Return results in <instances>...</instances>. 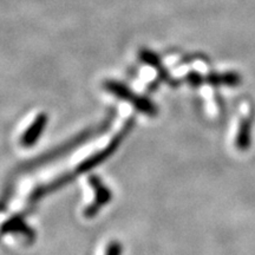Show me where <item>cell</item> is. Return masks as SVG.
I'll use <instances>...</instances> for the list:
<instances>
[{
  "mask_svg": "<svg viewBox=\"0 0 255 255\" xmlns=\"http://www.w3.org/2000/svg\"><path fill=\"white\" fill-rule=\"evenodd\" d=\"M132 126H133V121L132 122L131 121H129V122L126 124V127H124V129L121 130L120 133H117L116 137H115L113 141L110 142V144L108 145L107 148L103 149V150H101L100 152H97V154L90 156L89 158L84 159L82 163H79L77 165V168H75L72 171H70V173L63 175V176H60L59 178H57V180L52 181V182L45 184V186L34 189L30 195L31 202H36V201L43 199L44 196L49 195V194L53 193V191L58 190L62 187L66 186V184H69L70 182H72V181L75 180V177L87 173V171L91 170V169L97 167V165H100L102 162H104V159L110 157V156L115 152V150L119 148V145L121 144V141H122L124 137L128 135V132L130 131V129H131Z\"/></svg>",
  "mask_w": 255,
  "mask_h": 255,
  "instance_id": "obj_1",
  "label": "cell"
},
{
  "mask_svg": "<svg viewBox=\"0 0 255 255\" xmlns=\"http://www.w3.org/2000/svg\"><path fill=\"white\" fill-rule=\"evenodd\" d=\"M104 89L108 92H110L111 95L115 96V97L131 104L139 113L144 114L149 117L157 116L158 109L154 102L149 100V98L143 97V96L137 95L136 92L130 90L123 83L114 81V79H109V81L104 82Z\"/></svg>",
  "mask_w": 255,
  "mask_h": 255,
  "instance_id": "obj_2",
  "label": "cell"
},
{
  "mask_svg": "<svg viewBox=\"0 0 255 255\" xmlns=\"http://www.w3.org/2000/svg\"><path fill=\"white\" fill-rule=\"evenodd\" d=\"M89 183L94 189V193L96 195V199L91 205L87 207V209L84 210V216L88 219H92L94 216L98 214V212L102 209V207L107 206L113 199V193H111L109 188H108L103 183V181L101 180L97 175H91L89 177Z\"/></svg>",
  "mask_w": 255,
  "mask_h": 255,
  "instance_id": "obj_3",
  "label": "cell"
},
{
  "mask_svg": "<svg viewBox=\"0 0 255 255\" xmlns=\"http://www.w3.org/2000/svg\"><path fill=\"white\" fill-rule=\"evenodd\" d=\"M47 122H49V116L45 113H40L39 115H37L36 119L31 123V126L25 130L23 136H21V145L25 146V148H30V146L36 144L41 133H43L44 129H45Z\"/></svg>",
  "mask_w": 255,
  "mask_h": 255,
  "instance_id": "obj_4",
  "label": "cell"
},
{
  "mask_svg": "<svg viewBox=\"0 0 255 255\" xmlns=\"http://www.w3.org/2000/svg\"><path fill=\"white\" fill-rule=\"evenodd\" d=\"M1 233L2 234H6V233H19V234H23L25 238H27L28 240H34V232L25 223L21 216H14V218L6 221L1 226Z\"/></svg>",
  "mask_w": 255,
  "mask_h": 255,
  "instance_id": "obj_5",
  "label": "cell"
},
{
  "mask_svg": "<svg viewBox=\"0 0 255 255\" xmlns=\"http://www.w3.org/2000/svg\"><path fill=\"white\" fill-rule=\"evenodd\" d=\"M139 58H141L142 62H144L148 65H150L155 70H157L159 75L162 76L164 79H168V75L165 69L163 68V64H162L161 60H159L158 56L156 53L152 52V51L148 49H142L139 51Z\"/></svg>",
  "mask_w": 255,
  "mask_h": 255,
  "instance_id": "obj_6",
  "label": "cell"
},
{
  "mask_svg": "<svg viewBox=\"0 0 255 255\" xmlns=\"http://www.w3.org/2000/svg\"><path fill=\"white\" fill-rule=\"evenodd\" d=\"M235 144L240 150H245L251 144V123L248 120H242L238 129Z\"/></svg>",
  "mask_w": 255,
  "mask_h": 255,
  "instance_id": "obj_7",
  "label": "cell"
},
{
  "mask_svg": "<svg viewBox=\"0 0 255 255\" xmlns=\"http://www.w3.org/2000/svg\"><path fill=\"white\" fill-rule=\"evenodd\" d=\"M210 85H235L238 84L239 77L235 73H225V75H209L206 78Z\"/></svg>",
  "mask_w": 255,
  "mask_h": 255,
  "instance_id": "obj_8",
  "label": "cell"
},
{
  "mask_svg": "<svg viewBox=\"0 0 255 255\" xmlns=\"http://www.w3.org/2000/svg\"><path fill=\"white\" fill-rule=\"evenodd\" d=\"M122 254V245L119 241H111L108 245L105 255H121Z\"/></svg>",
  "mask_w": 255,
  "mask_h": 255,
  "instance_id": "obj_9",
  "label": "cell"
},
{
  "mask_svg": "<svg viewBox=\"0 0 255 255\" xmlns=\"http://www.w3.org/2000/svg\"><path fill=\"white\" fill-rule=\"evenodd\" d=\"M187 81L190 85H193V87H200V85L203 83V81H205V78H203L200 73L191 72L187 76Z\"/></svg>",
  "mask_w": 255,
  "mask_h": 255,
  "instance_id": "obj_10",
  "label": "cell"
}]
</instances>
